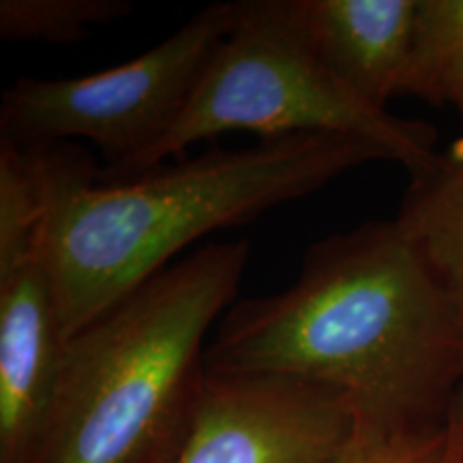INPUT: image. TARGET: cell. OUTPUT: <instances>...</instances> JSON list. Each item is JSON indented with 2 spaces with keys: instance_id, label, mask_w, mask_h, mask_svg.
<instances>
[{
  "instance_id": "obj_14",
  "label": "cell",
  "mask_w": 463,
  "mask_h": 463,
  "mask_svg": "<svg viewBox=\"0 0 463 463\" xmlns=\"http://www.w3.org/2000/svg\"><path fill=\"white\" fill-rule=\"evenodd\" d=\"M455 414L459 416V422H461V430H463V389L459 391V395H457L455 399V405H453Z\"/></svg>"
},
{
  "instance_id": "obj_2",
  "label": "cell",
  "mask_w": 463,
  "mask_h": 463,
  "mask_svg": "<svg viewBox=\"0 0 463 463\" xmlns=\"http://www.w3.org/2000/svg\"><path fill=\"white\" fill-rule=\"evenodd\" d=\"M373 161H391L378 144L307 133L208 148L127 181H103L82 148L43 150V253L62 337L71 339L202 236L253 222Z\"/></svg>"
},
{
  "instance_id": "obj_12",
  "label": "cell",
  "mask_w": 463,
  "mask_h": 463,
  "mask_svg": "<svg viewBox=\"0 0 463 463\" xmlns=\"http://www.w3.org/2000/svg\"><path fill=\"white\" fill-rule=\"evenodd\" d=\"M449 425L431 431H391L356 422L337 463H444Z\"/></svg>"
},
{
  "instance_id": "obj_11",
  "label": "cell",
  "mask_w": 463,
  "mask_h": 463,
  "mask_svg": "<svg viewBox=\"0 0 463 463\" xmlns=\"http://www.w3.org/2000/svg\"><path fill=\"white\" fill-rule=\"evenodd\" d=\"M131 11L129 0H3L0 37L11 43L69 45Z\"/></svg>"
},
{
  "instance_id": "obj_8",
  "label": "cell",
  "mask_w": 463,
  "mask_h": 463,
  "mask_svg": "<svg viewBox=\"0 0 463 463\" xmlns=\"http://www.w3.org/2000/svg\"><path fill=\"white\" fill-rule=\"evenodd\" d=\"M283 15L341 82L389 109L402 95L419 0H281Z\"/></svg>"
},
{
  "instance_id": "obj_9",
  "label": "cell",
  "mask_w": 463,
  "mask_h": 463,
  "mask_svg": "<svg viewBox=\"0 0 463 463\" xmlns=\"http://www.w3.org/2000/svg\"><path fill=\"white\" fill-rule=\"evenodd\" d=\"M395 223L447 294L463 331V129L410 176Z\"/></svg>"
},
{
  "instance_id": "obj_4",
  "label": "cell",
  "mask_w": 463,
  "mask_h": 463,
  "mask_svg": "<svg viewBox=\"0 0 463 463\" xmlns=\"http://www.w3.org/2000/svg\"><path fill=\"white\" fill-rule=\"evenodd\" d=\"M234 131L258 133L260 140L307 133L363 137L384 148L410 176L438 155L436 127L399 118L341 82L298 37L281 0L236 3L234 28L181 120L129 178L181 157L191 144Z\"/></svg>"
},
{
  "instance_id": "obj_5",
  "label": "cell",
  "mask_w": 463,
  "mask_h": 463,
  "mask_svg": "<svg viewBox=\"0 0 463 463\" xmlns=\"http://www.w3.org/2000/svg\"><path fill=\"white\" fill-rule=\"evenodd\" d=\"M236 22V3L198 11L144 54L78 78H20L0 99V146L48 150L89 140L103 181H125L176 127Z\"/></svg>"
},
{
  "instance_id": "obj_1",
  "label": "cell",
  "mask_w": 463,
  "mask_h": 463,
  "mask_svg": "<svg viewBox=\"0 0 463 463\" xmlns=\"http://www.w3.org/2000/svg\"><path fill=\"white\" fill-rule=\"evenodd\" d=\"M206 369L337 391L361 425L444 430L463 389V331L395 219H380L314 242L289 288L236 300Z\"/></svg>"
},
{
  "instance_id": "obj_7",
  "label": "cell",
  "mask_w": 463,
  "mask_h": 463,
  "mask_svg": "<svg viewBox=\"0 0 463 463\" xmlns=\"http://www.w3.org/2000/svg\"><path fill=\"white\" fill-rule=\"evenodd\" d=\"M65 344L43 249L0 264V463L31 457Z\"/></svg>"
},
{
  "instance_id": "obj_3",
  "label": "cell",
  "mask_w": 463,
  "mask_h": 463,
  "mask_svg": "<svg viewBox=\"0 0 463 463\" xmlns=\"http://www.w3.org/2000/svg\"><path fill=\"white\" fill-rule=\"evenodd\" d=\"M247 241L200 247L67 339L26 463H176L204 399L206 337L249 264Z\"/></svg>"
},
{
  "instance_id": "obj_6",
  "label": "cell",
  "mask_w": 463,
  "mask_h": 463,
  "mask_svg": "<svg viewBox=\"0 0 463 463\" xmlns=\"http://www.w3.org/2000/svg\"><path fill=\"white\" fill-rule=\"evenodd\" d=\"M354 427L337 391L279 375L208 372L176 463H337Z\"/></svg>"
},
{
  "instance_id": "obj_10",
  "label": "cell",
  "mask_w": 463,
  "mask_h": 463,
  "mask_svg": "<svg viewBox=\"0 0 463 463\" xmlns=\"http://www.w3.org/2000/svg\"><path fill=\"white\" fill-rule=\"evenodd\" d=\"M402 95L453 108L463 129V0H419Z\"/></svg>"
},
{
  "instance_id": "obj_13",
  "label": "cell",
  "mask_w": 463,
  "mask_h": 463,
  "mask_svg": "<svg viewBox=\"0 0 463 463\" xmlns=\"http://www.w3.org/2000/svg\"><path fill=\"white\" fill-rule=\"evenodd\" d=\"M444 463H463V430L459 416L455 410L450 412L449 419V447H447V459Z\"/></svg>"
}]
</instances>
